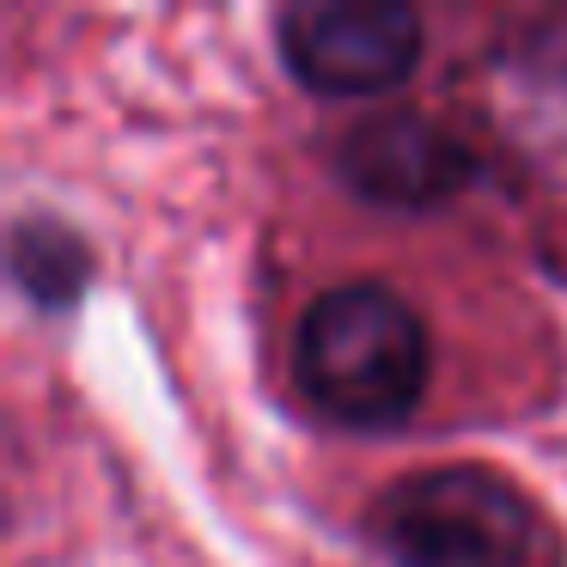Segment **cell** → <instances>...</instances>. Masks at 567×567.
I'll list each match as a JSON object with an SVG mask.
<instances>
[{"label": "cell", "mask_w": 567, "mask_h": 567, "mask_svg": "<svg viewBox=\"0 0 567 567\" xmlns=\"http://www.w3.org/2000/svg\"><path fill=\"white\" fill-rule=\"evenodd\" d=\"M433 342L421 311L384 281H342L293 323V384L323 421L379 433L421 403Z\"/></svg>", "instance_id": "obj_1"}, {"label": "cell", "mask_w": 567, "mask_h": 567, "mask_svg": "<svg viewBox=\"0 0 567 567\" xmlns=\"http://www.w3.org/2000/svg\"><path fill=\"white\" fill-rule=\"evenodd\" d=\"M396 567H567L561 525L494 464L409 470L372 501Z\"/></svg>", "instance_id": "obj_2"}, {"label": "cell", "mask_w": 567, "mask_h": 567, "mask_svg": "<svg viewBox=\"0 0 567 567\" xmlns=\"http://www.w3.org/2000/svg\"><path fill=\"white\" fill-rule=\"evenodd\" d=\"M281 62L323 99L391 92L421 55V13L403 0H299L275 19Z\"/></svg>", "instance_id": "obj_3"}, {"label": "cell", "mask_w": 567, "mask_h": 567, "mask_svg": "<svg viewBox=\"0 0 567 567\" xmlns=\"http://www.w3.org/2000/svg\"><path fill=\"white\" fill-rule=\"evenodd\" d=\"M336 177L379 208H440L476 177V153L421 111H379L336 141Z\"/></svg>", "instance_id": "obj_4"}, {"label": "cell", "mask_w": 567, "mask_h": 567, "mask_svg": "<svg viewBox=\"0 0 567 567\" xmlns=\"http://www.w3.org/2000/svg\"><path fill=\"white\" fill-rule=\"evenodd\" d=\"M13 275L38 306H74L80 287L92 281V250L74 226L31 214L13 226Z\"/></svg>", "instance_id": "obj_5"}]
</instances>
